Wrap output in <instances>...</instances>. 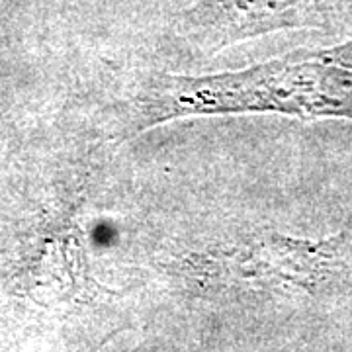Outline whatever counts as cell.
Returning a JSON list of instances; mask_svg holds the SVG:
<instances>
[{
	"label": "cell",
	"instance_id": "obj_2",
	"mask_svg": "<svg viewBox=\"0 0 352 352\" xmlns=\"http://www.w3.org/2000/svg\"><path fill=\"white\" fill-rule=\"evenodd\" d=\"M352 20V0H198L178 20L192 50L215 53L286 30L331 28Z\"/></svg>",
	"mask_w": 352,
	"mask_h": 352
},
{
	"label": "cell",
	"instance_id": "obj_1",
	"mask_svg": "<svg viewBox=\"0 0 352 352\" xmlns=\"http://www.w3.org/2000/svg\"><path fill=\"white\" fill-rule=\"evenodd\" d=\"M227 113L352 120V39L241 71L155 76L133 102L129 129L141 133L182 118Z\"/></svg>",
	"mask_w": 352,
	"mask_h": 352
}]
</instances>
